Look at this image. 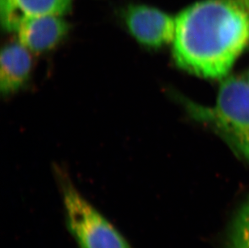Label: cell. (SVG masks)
Returning a JSON list of instances; mask_svg holds the SVG:
<instances>
[{
  "instance_id": "8",
  "label": "cell",
  "mask_w": 249,
  "mask_h": 248,
  "mask_svg": "<svg viewBox=\"0 0 249 248\" xmlns=\"http://www.w3.org/2000/svg\"><path fill=\"white\" fill-rule=\"evenodd\" d=\"M227 248H249V197L233 218L228 231Z\"/></svg>"
},
{
  "instance_id": "9",
  "label": "cell",
  "mask_w": 249,
  "mask_h": 248,
  "mask_svg": "<svg viewBox=\"0 0 249 248\" xmlns=\"http://www.w3.org/2000/svg\"><path fill=\"white\" fill-rule=\"evenodd\" d=\"M246 77V78H247L248 81H249V73H248L247 76H246V77Z\"/></svg>"
},
{
  "instance_id": "7",
  "label": "cell",
  "mask_w": 249,
  "mask_h": 248,
  "mask_svg": "<svg viewBox=\"0 0 249 248\" xmlns=\"http://www.w3.org/2000/svg\"><path fill=\"white\" fill-rule=\"evenodd\" d=\"M30 50L20 42H12L2 49L0 58V90L9 95L19 90L30 77L33 58Z\"/></svg>"
},
{
  "instance_id": "5",
  "label": "cell",
  "mask_w": 249,
  "mask_h": 248,
  "mask_svg": "<svg viewBox=\"0 0 249 248\" xmlns=\"http://www.w3.org/2000/svg\"><path fill=\"white\" fill-rule=\"evenodd\" d=\"M69 24L61 16H42L24 20L17 33L19 42L34 53L50 51L68 33Z\"/></svg>"
},
{
  "instance_id": "6",
  "label": "cell",
  "mask_w": 249,
  "mask_h": 248,
  "mask_svg": "<svg viewBox=\"0 0 249 248\" xmlns=\"http://www.w3.org/2000/svg\"><path fill=\"white\" fill-rule=\"evenodd\" d=\"M73 0H0L2 28L17 33L20 24L29 18L61 16L70 11Z\"/></svg>"
},
{
  "instance_id": "2",
  "label": "cell",
  "mask_w": 249,
  "mask_h": 248,
  "mask_svg": "<svg viewBox=\"0 0 249 248\" xmlns=\"http://www.w3.org/2000/svg\"><path fill=\"white\" fill-rule=\"evenodd\" d=\"M190 117L212 130L249 164V82L240 77L222 80L212 104L177 97Z\"/></svg>"
},
{
  "instance_id": "4",
  "label": "cell",
  "mask_w": 249,
  "mask_h": 248,
  "mask_svg": "<svg viewBox=\"0 0 249 248\" xmlns=\"http://www.w3.org/2000/svg\"><path fill=\"white\" fill-rule=\"evenodd\" d=\"M130 33L141 45L158 49L174 41L175 17L146 5H131L124 15Z\"/></svg>"
},
{
  "instance_id": "3",
  "label": "cell",
  "mask_w": 249,
  "mask_h": 248,
  "mask_svg": "<svg viewBox=\"0 0 249 248\" xmlns=\"http://www.w3.org/2000/svg\"><path fill=\"white\" fill-rule=\"evenodd\" d=\"M66 228L78 248H132L121 232L77 189L66 171L56 167Z\"/></svg>"
},
{
  "instance_id": "1",
  "label": "cell",
  "mask_w": 249,
  "mask_h": 248,
  "mask_svg": "<svg viewBox=\"0 0 249 248\" xmlns=\"http://www.w3.org/2000/svg\"><path fill=\"white\" fill-rule=\"evenodd\" d=\"M175 19L173 56L188 73L223 80L249 50V0H200Z\"/></svg>"
}]
</instances>
